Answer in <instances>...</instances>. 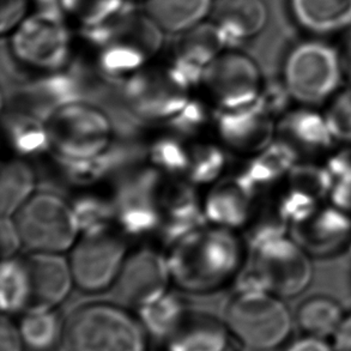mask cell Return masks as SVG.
<instances>
[{"label":"cell","instance_id":"obj_8","mask_svg":"<svg viewBox=\"0 0 351 351\" xmlns=\"http://www.w3.org/2000/svg\"><path fill=\"white\" fill-rule=\"evenodd\" d=\"M14 219L30 252L64 254L81 237L71 203L48 191H38Z\"/></svg>","mask_w":351,"mask_h":351},{"label":"cell","instance_id":"obj_3","mask_svg":"<svg viewBox=\"0 0 351 351\" xmlns=\"http://www.w3.org/2000/svg\"><path fill=\"white\" fill-rule=\"evenodd\" d=\"M49 144L58 163L89 161L114 145V125L105 110L75 101L53 110L46 119Z\"/></svg>","mask_w":351,"mask_h":351},{"label":"cell","instance_id":"obj_38","mask_svg":"<svg viewBox=\"0 0 351 351\" xmlns=\"http://www.w3.org/2000/svg\"><path fill=\"white\" fill-rule=\"evenodd\" d=\"M323 113L338 147H351V86H342L324 105Z\"/></svg>","mask_w":351,"mask_h":351},{"label":"cell","instance_id":"obj_35","mask_svg":"<svg viewBox=\"0 0 351 351\" xmlns=\"http://www.w3.org/2000/svg\"><path fill=\"white\" fill-rule=\"evenodd\" d=\"M150 166L163 176H185L190 165V147L178 134L158 137L147 147Z\"/></svg>","mask_w":351,"mask_h":351},{"label":"cell","instance_id":"obj_12","mask_svg":"<svg viewBox=\"0 0 351 351\" xmlns=\"http://www.w3.org/2000/svg\"><path fill=\"white\" fill-rule=\"evenodd\" d=\"M163 174L154 167L123 176L112 198L115 224L123 235L145 237L161 228Z\"/></svg>","mask_w":351,"mask_h":351},{"label":"cell","instance_id":"obj_29","mask_svg":"<svg viewBox=\"0 0 351 351\" xmlns=\"http://www.w3.org/2000/svg\"><path fill=\"white\" fill-rule=\"evenodd\" d=\"M190 312L179 295L167 291L158 299L138 307L136 315L149 337L168 342L185 323Z\"/></svg>","mask_w":351,"mask_h":351},{"label":"cell","instance_id":"obj_45","mask_svg":"<svg viewBox=\"0 0 351 351\" xmlns=\"http://www.w3.org/2000/svg\"><path fill=\"white\" fill-rule=\"evenodd\" d=\"M341 57H342L344 78L349 83V86H351V35L350 38H348L346 46H344L342 52H341Z\"/></svg>","mask_w":351,"mask_h":351},{"label":"cell","instance_id":"obj_44","mask_svg":"<svg viewBox=\"0 0 351 351\" xmlns=\"http://www.w3.org/2000/svg\"><path fill=\"white\" fill-rule=\"evenodd\" d=\"M336 351H351V312L347 313L342 325L332 338Z\"/></svg>","mask_w":351,"mask_h":351},{"label":"cell","instance_id":"obj_28","mask_svg":"<svg viewBox=\"0 0 351 351\" xmlns=\"http://www.w3.org/2000/svg\"><path fill=\"white\" fill-rule=\"evenodd\" d=\"M9 145L21 158L43 155L51 150L46 120L28 110L14 108L4 119Z\"/></svg>","mask_w":351,"mask_h":351},{"label":"cell","instance_id":"obj_34","mask_svg":"<svg viewBox=\"0 0 351 351\" xmlns=\"http://www.w3.org/2000/svg\"><path fill=\"white\" fill-rule=\"evenodd\" d=\"M228 157L223 147L215 143H198L190 147V165L186 180L192 185H214L221 180L227 168Z\"/></svg>","mask_w":351,"mask_h":351},{"label":"cell","instance_id":"obj_41","mask_svg":"<svg viewBox=\"0 0 351 351\" xmlns=\"http://www.w3.org/2000/svg\"><path fill=\"white\" fill-rule=\"evenodd\" d=\"M0 246H1L3 261L16 258L19 251L24 247L22 234L19 232V226L16 223L14 217L1 216Z\"/></svg>","mask_w":351,"mask_h":351},{"label":"cell","instance_id":"obj_32","mask_svg":"<svg viewBox=\"0 0 351 351\" xmlns=\"http://www.w3.org/2000/svg\"><path fill=\"white\" fill-rule=\"evenodd\" d=\"M32 304L28 267L19 256L4 259L0 270V307L5 315L22 314Z\"/></svg>","mask_w":351,"mask_h":351},{"label":"cell","instance_id":"obj_33","mask_svg":"<svg viewBox=\"0 0 351 351\" xmlns=\"http://www.w3.org/2000/svg\"><path fill=\"white\" fill-rule=\"evenodd\" d=\"M126 9L125 0H62L60 11L70 23L88 33L105 27Z\"/></svg>","mask_w":351,"mask_h":351},{"label":"cell","instance_id":"obj_23","mask_svg":"<svg viewBox=\"0 0 351 351\" xmlns=\"http://www.w3.org/2000/svg\"><path fill=\"white\" fill-rule=\"evenodd\" d=\"M167 343L168 351H237L239 344L224 322L195 312Z\"/></svg>","mask_w":351,"mask_h":351},{"label":"cell","instance_id":"obj_26","mask_svg":"<svg viewBox=\"0 0 351 351\" xmlns=\"http://www.w3.org/2000/svg\"><path fill=\"white\" fill-rule=\"evenodd\" d=\"M216 0H145V14L163 33H186L204 23L214 12Z\"/></svg>","mask_w":351,"mask_h":351},{"label":"cell","instance_id":"obj_31","mask_svg":"<svg viewBox=\"0 0 351 351\" xmlns=\"http://www.w3.org/2000/svg\"><path fill=\"white\" fill-rule=\"evenodd\" d=\"M36 174L24 158L5 162L0 176V213L14 217L36 191Z\"/></svg>","mask_w":351,"mask_h":351},{"label":"cell","instance_id":"obj_11","mask_svg":"<svg viewBox=\"0 0 351 351\" xmlns=\"http://www.w3.org/2000/svg\"><path fill=\"white\" fill-rule=\"evenodd\" d=\"M265 83L261 67L253 58L226 49L205 70L202 86L215 110H232L258 102Z\"/></svg>","mask_w":351,"mask_h":351},{"label":"cell","instance_id":"obj_39","mask_svg":"<svg viewBox=\"0 0 351 351\" xmlns=\"http://www.w3.org/2000/svg\"><path fill=\"white\" fill-rule=\"evenodd\" d=\"M209 121H214V114L203 101L190 99L185 107L168 121L171 130L180 137L195 136L202 132Z\"/></svg>","mask_w":351,"mask_h":351},{"label":"cell","instance_id":"obj_36","mask_svg":"<svg viewBox=\"0 0 351 351\" xmlns=\"http://www.w3.org/2000/svg\"><path fill=\"white\" fill-rule=\"evenodd\" d=\"M71 205L81 235L104 232L115 223L113 199H107L104 195L93 193L78 195Z\"/></svg>","mask_w":351,"mask_h":351},{"label":"cell","instance_id":"obj_37","mask_svg":"<svg viewBox=\"0 0 351 351\" xmlns=\"http://www.w3.org/2000/svg\"><path fill=\"white\" fill-rule=\"evenodd\" d=\"M324 162L331 181L328 203L351 215V147L333 152Z\"/></svg>","mask_w":351,"mask_h":351},{"label":"cell","instance_id":"obj_5","mask_svg":"<svg viewBox=\"0 0 351 351\" xmlns=\"http://www.w3.org/2000/svg\"><path fill=\"white\" fill-rule=\"evenodd\" d=\"M224 323L241 347L274 351L289 342L295 318L285 299L269 291H253L234 294Z\"/></svg>","mask_w":351,"mask_h":351},{"label":"cell","instance_id":"obj_27","mask_svg":"<svg viewBox=\"0 0 351 351\" xmlns=\"http://www.w3.org/2000/svg\"><path fill=\"white\" fill-rule=\"evenodd\" d=\"M347 312L341 302L326 294H314L302 300L295 311V325L302 335L332 339Z\"/></svg>","mask_w":351,"mask_h":351},{"label":"cell","instance_id":"obj_43","mask_svg":"<svg viewBox=\"0 0 351 351\" xmlns=\"http://www.w3.org/2000/svg\"><path fill=\"white\" fill-rule=\"evenodd\" d=\"M283 351H336V349L330 339L302 335L287 343Z\"/></svg>","mask_w":351,"mask_h":351},{"label":"cell","instance_id":"obj_24","mask_svg":"<svg viewBox=\"0 0 351 351\" xmlns=\"http://www.w3.org/2000/svg\"><path fill=\"white\" fill-rule=\"evenodd\" d=\"M213 14L215 24L228 46L256 38L265 29L269 19L263 0H222Z\"/></svg>","mask_w":351,"mask_h":351},{"label":"cell","instance_id":"obj_20","mask_svg":"<svg viewBox=\"0 0 351 351\" xmlns=\"http://www.w3.org/2000/svg\"><path fill=\"white\" fill-rule=\"evenodd\" d=\"M162 223L160 234L168 246L208 224L203 200L189 181L163 186L161 193Z\"/></svg>","mask_w":351,"mask_h":351},{"label":"cell","instance_id":"obj_22","mask_svg":"<svg viewBox=\"0 0 351 351\" xmlns=\"http://www.w3.org/2000/svg\"><path fill=\"white\" fill-rule=\"evenodd\" d=\"M300 161L298 154L283 141L276 138L263 150L248 156L237 178L256 197L270 189H280Z\"/></svg>","mask_w":351,"mask_h":351},{"label":"cell","instance_id":"obj_1","mask_svg":"<svg viewBox=\"0 0 351 351\" xmlns=\"http://www.w3.org/2000/svg\"><path fill=\"white\" fill-rule=\"evenodd\" d=\"M173 285L193 294H210L235 282L248 250L237 232L206 224L169 246Z\"/></svg>","mask_w":351,"mask_h":351},{"label":"cell","instance_id":"obj_17","mask_svg":"<svg viewBox=\"0 0 351 351\" xmlns=\"http://www.w3.org/2000/svg\"><path fill=\"white\" fill-rule=\"evenodd\" d=\"M214 123L224 147L252 156L276 139L277 119L261 104L232 110H214Z\"/></svg>","mask_w":351,"mask_h":351},{"label":"cell","instance_id":"obj_9","mask_svg":"<svg viewBox=\"0 0 351 351\" xmlns=\"http://www.w3.org/2000/svg\"><path fill=\"white\" fill-rule=\"evenodd\" d=\"M252 252L251 266L266 290L282 299H293L313 280V258L288 235L276 237Z\"/></svg>","mask_w":351,"mask_h":351},{"label":"cell","instance_id":"obj_13","mask_svg":"<svg viewBox=\"0 0 351 351\" xmlns=\"http://www.w3.org/2000/svg\"><path fill=\"white\" fill-rule=\"evenodd\" d=\"M123 97L130 113L147 123H168L190 100V90L173 76L171 70L149 66L123 82Z\"/></svg>","mask_w":351,"mask_h":351},{"label":"cell","instance_id":"obj_4","mask_svg":"<svg viewBox=\"0 0 351 351\" xmlns=\"http://www.w3.org/2000/svg\"><path fill=\"white\" fill-rule=\"evenodd\" d=\"M70 24L60 11L32 12L9 35L11 57L38 77L65 71L73 52Z\"/></svg>","mask_w":351,"mask_h":351},{"label":"cell","instance_id":"obj_30","mask_svg":"<svg viewBox=\"0 0 351 351\" xmlns=\"http://www.w3.org/2000/svg\"><path fill=\"white\" fill-rule=\"evenodd\" d=\"M17 325L27 351H56L66 333L57 308L30 307Z\"/></svg>","mask_w":351,"mask_h":351},{"label":"cell","instance_id":"obj_40","mask_svg":"<svg viewBox=\"0 0 351 351\" xmlns=\"http://www.w3.org/2000/svg\"><path fill=\"white\" fill-rule=\"evenodd\" d=\"M34 0H0V30L3 35L14 32L28 17Z\"/></svg>","mask_w":351,"mask_h":351},{"label":"cell","instance_id":"obj_14","mask_svg":"<svg viewBox=\"0 0 351 351\" xmlns=\"http://www.w3.org/2000/svg\"><path fill=\"white\" fill-rule=\"evenodd\" d=\"M171 285L167 254L145 247L128 253L114 287L120 299L138 308L166 294Z\"/></svg>","mask_w":351,"mask_h":351},{"label":"cell","instance_id":"obj_16","mask_svg":"<svg viewBox=\"0 0 351 351\" xmlns=\"http://www.w3.org/2000/svg\"><path fill=\"white\" fill-rule=\"evenodd\" d=\"M228 47L227 40L214 21H206L179 35L168 69L191 90L202 84L205 70Z\"/></svg>","mask_w":351,"mask_h":351},{"label":"cell","instance_id":"obj_6","mask_svg":"<svg viewBox=\"0 0 351 351\" xmlns=\"http://www.w3.org/2000/svg\"><path fill=\"white\" fill-rule=\"evenodd\" d=\"M344 80L341 52L319 40L298 43L282 64L280 82L295 105H325Z\"/></svg>","mask_w":351,"mask_h":351},{"label":"cell","instance_id":"obj_18","mask_svg":"<svg viewBox=\"0 0 351 351\" xmlns=\"http://www.w3.org/2000/svg\"><path fill=\"white\" fill-rule=\"evenodd\" d=\"M289 234L313 259L339 256L351 247V215L326 202Z\"/></svg>","mask_w":351,"mask_h":351},{"label":"cell","instance_id":"obj_46","mask_svg":"<svg viewBox=\"0 0 351 351\" xmlns=\"http://www.w3.org/2000/svg\"><path fill=\"white\" fill-rule=\"evenodd\" d=\"M60 1L62 0H34V4L38 5V10L60 11Z\"/></svg>","mask_w":351,"mask_h":351},{"label":"cell","instance_id":"obj_10","mask_svg":"<svg viewBox=\"0 0 351 351\" xmlns=\"http://www.w3.org/2000/svg\"><path fill=\"white\" fill-rule=\"evenodd\" d=\"M70 252L75 285L86 294L113 288L128 256L123 237L112 229L81 235Z\"/></svg>","mask_w":351,"mask_h":351},{"label":"cell","instance_id":"obj_25","mask_svg":"<svg viewBox=\"0 0 351 351\" xmlns=\"http://www.w3.org/2000/svg\"><path fill=\"white\" fill-rule=\"evenodd\" d=\"M289 10L299 27L317 36L351 27V0H289Z\"/></svg>","mask_w":351,"mask_h":351},{"label":"cell","instance_id":"obj_15","mask_svg":"<svg viewBox=\"0 0 351 351\" xmlns=\"http://www.w3.org/2000/svg\"><path fill=\"white\" fill-rule=\"evenodd\" d=\"M276 138L294 150L300 161H325L337 150L323 110L294 105L276 123Z\"/></svg>","mask_w":351,"mask_h":351},{"label":"cell","instance_id":"obj_42","mask_svg":"<svg viewBox=\"0 0 351 351\" xmlns=\"http://www.w3.org/2000/svg\"><path fill=\"white\" fill-rule=\"evenodd\" d=\"M0 351H27L19 325L5 314L0 324Z\"/></svg>","mask_w":351,"mask_h":351},{"label":"cell","instance_id":"obj_7","mask_svg":"<svg viewBox=\"0 0 351 351\" xmlns=\"http://www.w3.org/2000/svg\"><path fill=\"white\" fill-rule=\"evenodd\" d=\"M70 351H147L149 336L137 315L120 304L82 306L66 326Z\"/></svg>","mask_w":351,"mask_h":351},{"label":"cell","instance_id":"obj_21","mask_svg":"<svg viewBox=\"0 0 351 351\" xmlns=\"http://www.w3.org/2000/svg\"><path fill=\"white\" fill-rule=\"evenodd\" d=\"M256 198L237 176L217 181L203 199L206 222L235 232L248 227L256 215Z\"/></svg>","mask_w":351,"mask_h":351},{"label":"cell","instance_id":"obj_19","mask_svg":"<svg viewBox=\"0 0 351 351\" xmlns=\"http://www.w3.org/2000/svg\"><path fill=\"white\" fill-rule=\"evenodd\" d=\"M24 261L32 282L30 307L57 308L76 287L70 261L62 253L30 252Z\"/></svg>","mask_w":351,"mask_h":351},{"label":"cell","instance_id":"obj_2","mask_svg":"<svg viewBox=\"0 0 351 351\" xmlns=\"http://www.w3.org/2000/svg\"><path fill=\"white\" fill-rule=\"evenodd\" d=\"M101 75L125 82L142 71L161 52L165 33L145 11L125 9L105 27L90 32Z\"/></svg>","mask_w":351,"mask_h":351}]
</instances>
